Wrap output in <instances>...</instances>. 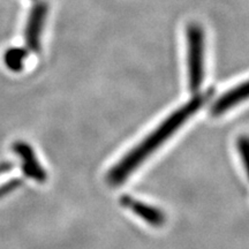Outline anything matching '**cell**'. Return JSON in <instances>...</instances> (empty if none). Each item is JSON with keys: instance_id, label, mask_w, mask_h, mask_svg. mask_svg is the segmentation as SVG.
<instances>
[{"instance_id": "1", "label": "cell", "mask_w": 249, "mask_h": 249, "mask_svg": "<svg viewBox=\"0 0 249 249\" xmlns=\"http://www.w3.org/2000/svg\"><path fill=\"white\" fill-rule=\"evenodd\" d=\"M213 92L210 89L203 93H198L186 105H182L171 113L157 128L152 130L142 142L134 147L128 154L124 155L119 163L114 165L113 169L107 174V182L112 186H119L126 181L130 174L141 166L143 161L147 160L189 118L194 116L203 107L204 103L213 96Z\"/></svg>"}, {"instance_id": "2", "label": "cell", "mask_w": 249, "mask_h": 249, "mask_svg": "<svg viewBox=\"0 0 249 249\" xmlns=\"http://www.w3.org/2000/svg\"><path fill=\"white\" fill-rule=\"evenodd\" d=\"M187 45L189 90L197 93L204 81V31L200 24L192 23L188 26Z\"/></svg>"}, {"instance_id": "3", "label": "cell", "mask_w": 249, "mask_h": 249, "mask_svg": "<svg viewBox=\"0 0 249 249\" xmlns=\"http://www.w3.org/2000/svg\"><path fill=\"white\" fill-rule=\"evenodd\" d=\"M48 14V5L45 2H38L31 9L26 27V46L30 51L39 52L40 50V35L45 23V18Z\"/></svg>"}, {"instance_id": "4", "label": "cell", "mask_w": 249, "mask_h": 249, "mask_svg": "<svg viewBox=\"0 0 249 249\" xmlns=\"http://www.w3.org/2000/svg\"><path fill=\"white\" fill-rule=\"evenodd\" d=\"M13 151L21 158V161H22L21 167L28 178L35 180L37 182L46 181L48 174L37 160L35 152L29 144L24 142H15L13 144Z\"/></svg>"}, {"instance_id": "5", "label": "cell", "mask_w": 249, "mask_h": 249, "mask_svg": "<svg viewBox=\"0 0 249 249\" xmlns=\"http://www.w3.org/2000/svg\"><path fill=\"white\" fill-rule=\"evenodd\" d=\"M120 204L126 209L132 210L136 216H139L145 223L154 227H160L165 224L164 213L158 208L152 207V205L145 204L144 202L135 200L129 195H123L120 197Z\"/></svg>"}, {"instance_id": "6", "label": "cell", "mask_w": 249, "mask_h": 249, "mask_svg": "<svg viewBox=\"0 0 249 249\" xmlns=\"http://www.w3.org/2000/svg\"><path fill=\"white\" fill-rule=\"evenodd\" d=\"M247 96L248 83L242 82L220 96L211 107L210 114L213 117H220L229 110H231L232 107H234L235 105H238L239 103L246 101Z\"/></svg>"}, {"instance_id": "7", "label": "cell", "mask_w": 249, "mask_h": 249, "mask_svg": "<svg viewBox=\"0 0 249 249\" xmlns=\"http://www.w3.org/2000/svg\"><path fill=\"white\" fill-rule=\"evenodd\" d=\"M28 55V50L22 48H12L6 51L4 61L7 68L13 71H20L23 68L24 60Z\"/></svg>"}, {"instance_id": "8", "label": "cell", "mask_w": 249, "mask_h": 249, "mask_svg": "<svg viewBox=\"0 0 249 249\" xmlns=\"http://www.w3.org/2000/svg\"><path fill=\"white\" fill-rule=\"evenodd\" d=\"M236 150L240 156L242 164L245 169H247V158H248V139L247 136H240L236 142Z\"/></svg>"}, {"instance_id": "9", "label": "cell", "mask_w": 249, "mask_h": 249, "mask_svg": "<svg viewBox=\"0 0 249 249\" xmlns=\"http://www.w3.org/2000/svg\"><path fill=\"white\" fill-rule=\"evenodd\" d=\"M21 183H22V180L13 179L11 180V181L4 183L2 186H0V198H1L2 196H5L6 194H9L11 192H13L14 189H17Z\"/></svg>"}, {"instance_id": "10", "label": "cell", "mask_w": 249, "mask_h": 249, "mask_svg": "<svg viewBox=\"0 0 249 249\" xmlns=\"http://www.w3.org/2000/svg\"><path fill=\"white\" fill-rule=\"evenodd\" d=\"M12 167H13V164H9V163L0 164V174L8 172V171L12 170Z\"/></svg>"}]
</instances>
